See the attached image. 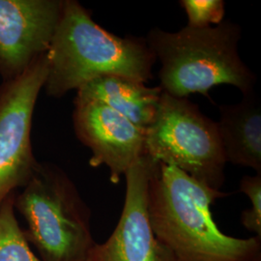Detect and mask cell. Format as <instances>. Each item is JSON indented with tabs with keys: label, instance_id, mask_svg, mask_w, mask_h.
Returning a JSON list of instances; mask_svg holds the SVG:
<instances>
[{
	"label": "cell",
	"instance_id": "7c38bea8",
	"mask_svg": "<svg viewBox=\"0 0 261 261\" xmlns=\"http://www.w3.org/2000/svg\"><path fill=\"white\" fill-rule=\"evenodd\" d=\"M15 195L0 206V261H42L31 251L15 214Z\"/></svg>",
	"mask_w": 261,
	"mask_h": 261
},
{
	"label": "cell",
	"instance_id": "7a4b0ae2",
	"mask_svg": "<svg viewBox=\"0 0 261 261\" xmlns=\"http://www.w3.org/2000/svg\"><path fill=\"white\" fill-rule=\"evenodd\" d=\"M47 57L44 88L53 98H61L103 75H119L144 84L152 79L156 60L144 40L118 37L107 31L75 0H64Z\"/></svg>",
	"mask_w": 261,
	"mask_h": 261
},
{
	"label": "cell",
	"instance_id": "8992f818",
	"mask_svg": "<svg viewBox=\"0 0 261 261\" xmlns=\"http://www.w3.org/2000/svg\"><path fill=\"white\" fill-rule=\"evenodd\" d=\"M47 55L21 75L0 85V206L27 186L39 162L31 144V128L38 96L47 76Z\"/></svg>",
	"mask_w": 261,
	"mask_h": 261
},
{
	"label": "cell",
	"instance_id": "8fae6325",
	"mask_svg": "<svg viewBox=\"0 0 261 261\" xmlns=\"http://www.w3.org/2000/svg\"><path fill=\"white\" fill-rule=\"evenodd\" d=\"M217 122L226 162L261 173V109L254 92L235 105L218 107Z\"/></svg>",
	"mask_w": 261,
	"mask_h": 261
},
{
	"label": "cell",
	"instance_id": "4fadbf2b",
	"mask_svg": "<svg viewBox=\"0 0 261 261\" xmlns=\"http://www.w3.org/2000/svg\"><path fill=\"white\" fill-rule=\"evenodd\" d=\"M180 5L188 17V27L193 28H210L224 21V2L223 0H182Z\"/></svg>",
	"mask_w": 261,
	"mask_h": 261
},
{
	"label": "cell",
	"instance_id": "277c9868",
	"mask_svg": "<svg viewBox=\"0 0 261 261\" xmlns=\"http://www.w3.org/2000/svg\"><path fill=\"white\" fill-rule=\"evenodd\" d=\"M23 230L42 261H86L97 243L91 211L72 179L53 164L39 163L28 185L15 195Z\"/></svg>",
	"mask_w": 261,
	"mask_h": 261
},
{
	"label": "cell",
	"instance_id": "5bb4252c",
	"mask_svg": "<svg viewBox=\"0 0 261 261\" xmlns=\"http://www.w3.org/2000/svg\"><path fill=\"white\" fill-rule=\"evenodd\" d=\"M239 190L251 201V208L241 213V224L248 231L261 239V173L244 176Z\"/></svg>",
	"mask_w": 261,
	"mask_h": 261
},
{
	"label": "cell",
	"instance_id": "52a82bcc",
	"mask_svg": "<svg viewBox=\"0 0 261 261\" xmlns=\"http://www.w3.org/2000/svg\"><path fill=\"white\" fill-rule=\"evenodd\" d=\"M64 0H0V75L10 81L47 55Z\"/></svg>",
	"mask_w": 261,
	"mask_h": 261
},
{
	"label": "cell",
	"instance_id": "ba28073f",
	"mask_svg": "<svg viewBox=\"0 0 261 261\" xmlns=\"http://www.w3.org/2000/svg\"><path fill=\"white\" fill-rule=\"evenodd\" d=\"M154 160L144 155L124 174L126 194L121 216L110 237L96 244L99 261H176L155 235L148 214V185Z\"/></svg>",
	"mask_w": 261,
	"mask_h": 261
},
{
	"label": "cell",
	"instance_id": "3957f363",
	"mask_svg": "<svg viewBox=\"0 0 261 261\" xmlns=\"http://www.w3.org/2000/svg\"><path fill=\"white\" fill-rule=\"evenodd\" d=\"M241 28L230 20L215 28L185 27L177 32L154 28L146 38L161 62V88L176 98L209 91L220 84L237 87L243 95L253 92L255 75L238 54Z\"/></svg>",
	"mask_w": 261,
	"mask_h": 261
},
{
	"label": "cell",
	"instance_id": "6da1fadb",
	"mask_svg": "<svg viewBox=\"0 0 261 261\" xmlns=\"http://www.w3.org/2000/svg\"><path fill=\"white\" fill-rule=\"evenodd\" d=\"M227 196L179 168L154 162L148 185L150 224L176 261H261L260 238L229 236L215 223L211 207Z\"/></svg>",
	"mask_w": 261,
	"mask_h": 261
},
{
	"label": "cell",
	"instance_id": "30bf717a",
	"mask_svg": "<svg viewBox=\"0 0 261 261\" xmlns=\"http://www.w3.org/2000/svg\"><path fill=\"white\" fill-rule=\"evenodd\" d=\"M162 92L161 87H148L119 75H103L80 87L75 101L105 103L146 130L157 115Z\"/></svg>",
	"mask_w": 261,
	"mask_h": 261
},
{
	"label": "cell",
	"instance_id": "9c48e42d",
	"mask_svg": "<svg viewBox=\"0 0 261 261\" xmlns=\"http://www.w3.org/2000/svg\"><path fill=\"white\" fill-rule=\"evenodd\" d=\"M75 136L92 152L89 165L106 166L112 184H118L130 166L146 155V130L99 102H75Z\"/></svg>",
	"mask_w": 261,
	"mask_h": 261
},
{
	"label": "cell",
	"instance_id": "9a60e30c",
	"mask_svg": "<svg viewBox=\"0 0 261 261\" xmlns=\"http://www.w3.org/2000/svg\"><path fill=\"white\" fill-rule=\"evenodd\" d=\"M96 246V245H95ZM86 261H99L98 260V258H97V256H96V254H95V252L92 251V252H91V254L89 255V257H88V259Z\"/></svg>",
	"mask_w": 261,
	"mask_h": 261
},
{
	"label": "cell",
	"instance_id": "5b68a950",
	"mask_svg": "<svg viewBox=\"0 0 261 261\" xmlns=\"http://www.w3.org/2000/svg\"><path fill=\"white\" fill-rule=\"evenodd\" d=\"M146 155L221 191L227 163L217 122L196 103L162 92L158 112L146 130Z\"/></svg>",
	"mask_w": 261,
	"mask_h": 261
}]
</instances>
